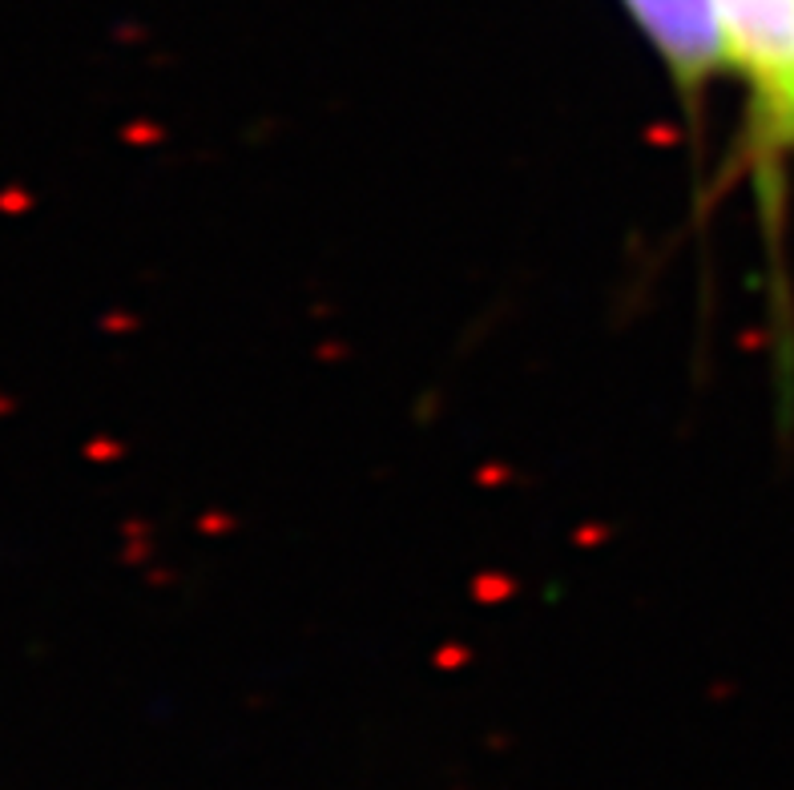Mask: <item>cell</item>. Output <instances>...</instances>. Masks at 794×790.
<instances>
[{
    "instance_id": "cell-1",
    "label": "cell",
    "mask_w": 794,
    "mask_h": 790,
    "mask_svg": "<svg viewBox=\"0 0 794 790\" xmlns=\"http://www.w3.org/2000/svg\"><path fill=\"white\" fill-rule=\"evenodd\" d=\"M625 9L685 93H702L726 74L718 0H625Z\"/></svg>"
}]
</instances>
